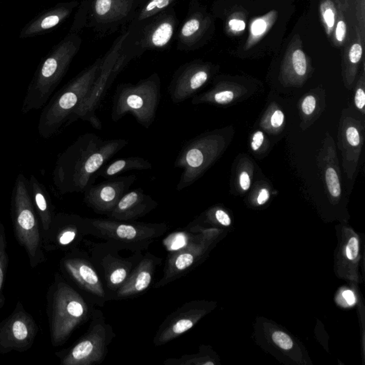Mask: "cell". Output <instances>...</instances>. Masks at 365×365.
<instances>
[{"mask_svg":"<svg viewBox=\"0 0 365 365\" xmlns=\"http://www.w3.org/2000/svg\"><path fill=\"white\" fill-rule=\"evenodd\" d=\"M128 144V140L104 139L93 133L80 136L58 156L52 173L55 189L61 195L84 193L99 171Z\"/></svg>","mask_w":365,"mask_h":365,"instance_id":"6da1fadb","label":"cell"},{"mask_svg":"<svg viewBox=\"0 0 365 365\" xmlns=\"http://www.w3.org/2000/svg\"><path fill=\"white\" fill-rule=\"evenodd\" d=\"M47 313L52 345L65 344L82 324L91 318L94 308L70 285L62 275L56 273L47 295Z\"/></svg>","mask_w":365,"mask_h":365,"instance_id":"7a4b0ae2","label":"cell"},{"mask_svg":"<svg viewBox=\"0 0 365 365\" xmlns=\"http://www.w3.org/2000/svg\"><path fill=\"white\" fill-rule=\"evenodd\" d=\"M179 26L174 7L159 15L129 25L113 73L116 76L136 58L147 51H162L170 47Z\"/></svg>","mask_w":365,"mask_h":365,"instance_id":"3957f363","label":"cell"},{"mask_svg":"<svg viewBox=\"0 0 365 365\" xmlns=\"http://www.w3.org/2000/svg\"><path fill=\"white\" fill-rule=\"evenodd\" d=\"M82 43V38L77 33L70 34L40 64L23 101L21 108L23 114L45 106L65 77Z\"/></svg>","mask_w":365,"mask_h":365,"instance_id":"277c9868","label":"cell"},{"mask_svg":"<svg viewBox=\"0 0 365 365\" xmlns=\"http://www.w3.org/2000/svg\"><path fill=\"white\" fill-rule=\"evenodd\" d=\"M104 56L71 79L46 104L39 117L38 133L44 139L54 137L86 97L100 71Z\"/></svg>","mask_w":365,"mask_h":365,"instance_id":"5b68a950","label":"cell"},{"mask_svg":"<svg viewBox=\"0 0 365 365\" xmlns=\"http://www.w3.org/2000/svg\"><path fill=\"white\" fill-rule=\"evenodd\" d=\"M11 215L17 241L24 247L32 268L46 261L42 229L32 199L29 180L24 174H18L11 198Z\"/></svg>","mask_w":365,"mask_h":365,"instance_id":"8992f818","label":"cell"},{"mask_svg":"<svg viewBox=\"0 0 365 365\" xmlns=\"http://www.w3.org/2000/svg\"><path fill=\"white\" fill-rule=\"evenodd\" d=\"M161 97V79L157 73L137 84H120L114 92L111 120L119 122L130 114L149 129L155 120Z\"/></svg>","mask_w":365,"mask_h":365,"instance_id":"52a82bcc","label":"cell"},{"mask_svg":"<svg viewBox=\"0 0 365 365\" xmlns=\"http://www.w3.org/2000/svg\"><path fill=\"white\" fill-rule=\"evenodd\" d=\"M139 5L140 0H83L71 33L87 27L100 36L114 34L129 24Z\"/></svg>","mask_w":365,"mask_h":365,"instance_id":"ba28073f","label":"cell"},{"mask_svg":"<svg viewBox=\"0 0 365 365\" xmlns=\"http://www.w3.org/2000/svg\"><path fill=\"white\" fill-rule=\"evenodd\" d=\"M91 222L97 229L98 238L133 253L147 250L151 243L169 229L164 223L146 224L109 218H91Z\"/></svg>","mask_w":365,"mask_h":365,"instance_id":"9c48e42d","label":"cell"},{"mask_svg":"<svg viewBox=\"0 0 365 365\" xmlns=\"http://www.w3.org/2000/svg\"><path fill=\"white\" fill-rule=\"evenodd\" d=\"M91 320L86 333L72 347L56 353L61 365H92L105 360L115 333L99 310L94 309Z\"/></svg>","mask_w":365,"mask_h":365,"instance_id":"30bf717a","label":"cell"},{"mask_svg":"<svg viewBox=\"0 0 365 365\" xmlns=\"http://www.w3.org/2000/svg\"><path fill=\"white\" fill-rule=\"evenodd\" d=\"M126 35V30H124L114 41L111 48L104 56L100 71L94 85L86 97L70 116L65 126L74 123L78 119H82L88 122L94 129H102V123L98 117L97 111L108 88L117 78L113 74V70L118 59L119 52Z\"/></svg>","mask_w":365,"mask_h":365,"instance_id":"8fae6325","label":"cell"},{"mask_svg":"<svg viewBox=\"0 0 365 365\" xmlns=\"http://www.w3.org/2000/svg\"><path fill=\"white\" fill-rule=\"evenodd\" d=\"M97 237L98 232L91 218L71 213H55L50 228L42 233L44 250L70 252L79 249L86 237Z\"/></svg>","mask_w":365,"mask_h":365,"instance_id":"7c38bea8","label":"cell"},{"mask_svg":"<svg viewBox=\"0 0 365 365\" xmlns=\"http://www.w3.org/2000/svg\"><path fill=\"white\" fill-rule=\"evenodd\" d=\"M59 265L62 274L85 292L91 303L103 307L112 299L86 252L79 249L67 252Z\"/></svg>","mask_w":365,"mask_h":365,"instance_id":"4fadbf2b","label":"cell"},{"mask_svg":"<svg viewBox=\"0 0 365 365\" xmlns=\"http://www.w3.org/2000/svg\"><path fill=\"white\" fill-rule=\"evenodd\" d=\"M88 245L91 262L103 276L106 288L112 293L123 285L143 256L141 252H137L131 257H122L119 253L122 249L108 241Z\"/></svg>","mask_w":365,"mask_h":365,"instance_id":"5bb4252c","label":"cell"},{"mask_svg":"<svg viewBox=\"0 0 365 365\" xmlns=\"http://www.w3.org/2000/svg\"><path fill=\"white\" fill-rule=\"evenodd\" d=\"M217 139L204 135L188 141L180 151L174 166L183 170L176 190L181 191L193 185L216 156Z\"/></svg>","mask_w":365,"mask_h":365,"instance_id":"9a60e30c","label":"cell"},{"mask_svg":"<svg viewBox=\"0 0 365 365\" xmlns=\"http://www.w3.org/2000/svg\"><path fill=\"white\" fill-rule=\"evenodd\" d=\"M39 327L21 302L13 313L0 323V353L12 351L23 352L33 347Z\"/></svg>","mask_w":365,"mask_h":365,"instance_id":"2e32d148","label":"cell"},{"mask_svg":"<svg viewBox=\"0 0 365 365\" xmlns=\"http://www.w3.org/2000/svg\"><path fill=\"white\" fill-rule=\"evenodd\" d=\"M136 180L135 175H129L109 178L99 184L94 183L84 192V202L98 214L108 216Z\"/></svg>","mask_w":365,"mask_h":365,"instance_id":"e0dca14e","label":"cell"},{"mask_svg":"<svg viewBox=\"0 0 365 365\" xmlns=\"http://www.w3.org/2000/svg\"><path fill=\"white\" fill-rule=\"evenodd\" d=\"M209 78L207 66L197 61L187 62L178 67L168 87L173 103H181L193 97L208 82Z\"/></svg>","mask_w":365,"mask_h":365,"instance_id":"ac0fdd59","label":"cell"},{"mask_svg":"<svg viewBox=\"0 0 365 365\" xmlns=\"http://www.w3.org/2000/svg\"><path fill=\"white\" fill-rule=\"evenodd\" d=\"M204 313L198 302L183 304L181 308L168 316L160 325L154 337V345L160 347L178 338L191 329Z\"/></svg>","mask_w":365,"mask_h":365,"instance_id":"d6986e66","label":"cell"},{"mask_svg":"<svg viewBox=\"0 0 365 365\" xmlns=\"http://www.w3.org/2000/svg\"><path fill=\"white\" fill-rule=\"evenodd\" d=\"M202 253V245L195 238L181 250L169 253L165 264L162 278L154 285L159 288L187 275L196 265Z\"/></svg>","mask_w":365,"mask_h":365,"instance_id":"ffe728a7","label":"cell"},{"mask_svg":"<svg viewBox=\"0 0 365 365\" xmlns=\"http://www.w3.org/2000/svg\"><path fill=\"white\" fill-rule=\"evenodd\" d=\"M161 262V258L146 253L140 258L126 282L116 292L114 299L131 298L146 292L154 280L156 269Z\"/></svg>","mask_w":365,"mask_h":365,"instance_id":"44dd1931","label":"cell"},{"mask_svg":"<svg viewBox=\"0 0 365 365\" xmlns=\"http://www.w3.org/2000/svg\"><path fill=\"white\" fill-rule=\"evenodd\" d=\"M207 19L203 15L196 0H191L187 15L175 34L176 48L178 51H193L201 45L206 30Z\"/></svg>","mask_w":365,"mask_h":365,"instance_id":"7402d4cb","label":"cell"},{"mask_svg":"<svg viewBox=\"0 0 365 365\" xmlns=\"http://www.w3.org/2000/svg\"><path fill=\"white\" fill-rule=\"evenodd\" d=\"M158 206V203L143 189H134L122 196L107 217L115 221H134L149 214Z\"/></svg>","mask_w":365,"mask_h":365,"instance_id":"603a6c76","label":"cell"},{"mask_svg":"<svg viewBox=\"0 0 365 365\" xmlns=\"http://www.w3.org/2000/svg\"><path fill=\"white\" fill-rule=\"evenodd\" d=\"M30 192L38 218L40 220L42 233L47 231L55 215L54 206L45 186L38 181L35 175L30 176Z\"/></svg>","mask_w":365,"mask_h":365,"instance_id":"cb8c5ba5","label":"cell"},{"mask_svg":"<svg viewBox=\"0 0 365 365\" xmlns=\"http://www.w3.org/2000/svg\"><path fill=\"white\" fill-rule=\"evenodd\" d=\"M78 1H70L56 6L52 10L47 12L45 15L38 18L26 29L24 36H30L40 33L44 30L54 28L58 24L63 22L72 13L76 7H79Z\"/></svg>","mask_w":365,"mask_h":365,"instance_id":"d4e9b609","label":"cell"},{"mask_svg":"<svg viewBox=\"0 0 365 365\" xmlns=\"http://www.w3.org/2000/svg\"><path fill=\"white\" fill-rule=\"evenodd\" d=\"M152 167V163L143 157H125L105 164L98 172L97 176L111 178L129 171L150 170Z\"/></svg>","mask_w":365,"mask_h":365,"instance_id":"484cf974","label":"cell"},{"mask_svg":"<svg viewBox=\"0 0 365 365\" xmlns=\"http://www.w3.org/2000/svg\"><path fill=\"white\" fill-rule=\"evenodd\" d=\"M178 0H145L139 6L129 25L137 24L145 19L159 15L175 6Z\"/></svg>","mask_w":365,"mask_h":365,"instance_id":"4316f807","label":"cell"},{"mask_svg":"<svg viewBox=\"0 0 365 365\" xmlns=\"http://www.w3.org/2000/svg\"><path fill=\"white\" fill-rule=\"evenodd\" d=\"M7 247V241L5 227L2 223L0 221V309L2 308L5 302V297L2 293V288L9 263Z\"/></svg>","mask_w":365,"mask_h":365,"instance_id":"83f0119b","label":"cell"},{"mask_svg":"<svg viewBox=\"0 0 365 365\" xmlns=\"http://www.w3.org/2000/svg\"><path fill=\"white\" fill-rule=\"evenodd\" d=\"M193 239V236L186 228L183 231L171 233L163 240V244L169 253H172L187 246Z\"/></svg>","mask_w":365,"mask_h":365,"instance_id":"f1b7e54d","label":"cell"},{"mask_svg":"<svg viewBox=\"0 0 365 365\" xmlns=\"http://www.w3.org/2000/svg\"><path fill=\"white\" fill-rule=\"evenodd\" d=\"M328 190L333 197H339L341 194L340 181L337 173L332 168H329L325 174Z\"/></svg>","mask_w":365,"mask_h":365,"instance_id":"f546056e","label":"cell"},{"mask_svg":"<svg viewBox=\"0 0 365 365\" xmlns=\"http://www.w3.org/2000/svg\"><path fill=\"white\" fill-rule=\"evenodd\" d=\"M293 65L295 71L298 75H305L307 71L306 58L303 52L296 50L293 54Z\"/></svg>","mask_w":365,"mask_h":365,"instance_id":"4dcf8cb0","label":"cell"},{"mask_svg":"<svg viewBox=\"0 0 365 365\" xmlns=\"http://www.w3.org/2000/svg\"><path fill=\"white\" fill-rule=\"evenodd\" d=\"M272 337L274 343L282 349L288 350L293 348V341L286 333L281 332V331H276L273 333Z\"/></svg>","mask_w":365,"mask_h":365,"instance_id":"1f68e13d","label":"cell"},{"mask_svg":"<svg viewBox=\"0 0 365 365\" xmlns=\"http://www.w3.org/2000/svg\"><path fill=\"white\" fill-rule=\"evenodd\" d=\"M359 253V241L356 237H352L346 247V256L349 261H354Z\"/></svg>","mask_w":365,"mask_h":365,"instance_id":"d6a6232c","label":"cell"},{"mask_svg":"<svg viewBox=\"0 0 365 365\" xmlns=\"http://www.w3.org/2000/svg\"><path fill=\"white\" fill-rule=\"evenodd\" d=\"M316 106L315 98L313 96H308L302 102V111L307 115L313 114Z\"/></svg>","mask_w":365,"mask_h":365,"instance_id":"836d02e7","label":"cell"},{"mask_svg":"<svg viewBox=\"0 0 365 365\" xmlns=\"http://www.w3.org/2000/svg\"><path fill=\"white\" fill-rule=\"evenodd\" d=\"M362 54H363V49H362L361 45L359 44H354L349 51V60L352 63H358L361 59Z\"/></svg>","mask_w":365,"mask_h":365,"instance_id":"e575fe53","label":"cell"},{"mask_svg":"<svg viewBox=\"0 0 365 365\" xmlns=\"http://www.w3.org/2000/svg\"><path fill=\"white\" fill-rule=\"evenodd\" d=\"M347 139L351 146H357L360 144V137L358 131L354 127H349L347 130Z\"/></svg>","mask_w":365,"mask_h":365,"instance_id":"d590c367","label":"cell"},{"mask_svg":"<svg viewBox=\"0 0 365 365\" xmlns=\"http://www.w3.org/2000/svg\"><path fill=\"white\" fill-rule=\"evenodd\" d=\"M215 219L221 225L224 226H228L231 224V220H230L229 215L224 211L223 210H217L215 212Z\"/></svg>","mask_w":365,"mask_h":365,"instance_id":"8d00e7d4","label":"cell"},{"mask_svg":"<svg viewBox=\"0 0 365 365\" xmlns=\"http://www.w3.org/2000/svg\"><path fill=\"white\" fill-rule=\"evenodd\" d=\"M266 29V23L262 19H258L252 25V33L254 35H262Z\"/></svg>","mask_w":365,"mask_h":365,"instance_id":"74e56055","label":"cell"},{"mask_svg":"<svg viewBox=\"0 0 365 365\" xmlns=\"http://www.w3.org/2000/svg\"><path fill=\"white\" fill-rule=\"evenodd\" d=\"M284 122V114L281 111H276L271 117V124L274 128L281 126Z\"/></svg>","mask_w":365,"mask_h":365,"instance_id":"f35d334b","label":"cell"},{"mask_svg":"<svg viewBox=\"0 0 365 365\" xmlns=\"http://www.w3.org/2000/svg\"><path fill=\"white\" fill-rule=\"evenodd\" d=\"M264 135L261 131H258L253 136V142L251 143V147L253 150L257 151L263 143Z\"/></svg>","mask_w":365,"mask_h":365,"instance_id":"ab89813d","label":"cell"},{"mask_svg":"<svg viewBox=\"0 0 365 365\" xmlns=\"http://www.w3.org/2000/svg\"><path fill=\"white\" fill-rule=\"evenodd\" d=\"M354 101H355V104L357 108H360V109H363L364 108L365 105V94L363 89H362V88H358L357 89L355 94V98H354Z\"/></svg>","mask_w":365,"mask_h":365,"instance_id":"60d3db41","label":"cell"},{"mask_svg":"<svg viewBox=\"0 0 365 365\" xmlns=\"http://www.w3.org/2000/svg\"><path fill=\"white\" fill-rule=\"evenodd\" d=\"M346 24L343 21H340L337 24V29H336V37L337 40L342 42L345 39L346 35Z\"/></svg>","mask_w":365,"mask_h":365,"instance_id":"b9f144b4","label":"cell"},{"mask_svg":"<svg viewBox=\"0 0 365 365\" xmlns=\"http://www.w3.org/2000/svg\"><path fill=\"white\" fill-rule=\"evenodd\" d=\"M324 19L327 25L330 28H332L334 24V14L331 9H328L323 12Z\"/></svg>","mask_w":365,"mask_h":365,"instance_id":"7bdbcfd3","label":"cell"},{"mask_svg":"<svg viewBox=\"0 0 365 365\" xmlns=\"http://www.w3.org/2000/svg\"><path fill=\"white\" fill-rule=\"evenodd\" d=\"M240 185L241 189L243 191H247L250 189V180L248 174L246 172H243L240 176Z\"/></svg>","mask_w":365,"mask_h":365,"instance_id":"ee69618b","label":"cell"},{"mask_svg":"<svg viewBox=\"0 0 365 365\" xmlns=\"http://www.w3.org/2000/svg\"><path fill=\"white\" fill-rule=\"evenodd\" d=\"M229 26L230 28L235 31H243L245 29V22L239 19H232L229 22Z\"/></svg>","mask_w":365,"mask_h":365,"instance_id":"f6af8a7d","label":"cell"},{"mask_svg":"<svg viewBox=\"0 0 365 365\" xmlns=\"http://www.w3.org/2000/svg\"><path fill=\"white\" fill-rule=\"evenodd\" d=\"M342 296L349 306L354 305L356 302L355 296L351 290H345L342 293Z\"/></svg>","mask_w":365,"mask_h":365,"instance_id":"bcb514c9","label":"cell"},{"mask_svg":"<svg viewBox=\"0 0 365 365\" xmlns=\"http://www.w3.org/2000/svg\"><path fill=\"white\" fill-rule=\"evenodd\" d=\"M269 198V192L267 189H262L260 192L258 197V204L259 205H263L266 203Z\"/></svg>","mask_w":365,"mask_h":365,"instance_id":"7dc6e473","label":"cell"},{"mask_svg":"<svg viewBox=\"0 0 365 365\" xmlns=\"http://www.w3.org/2000/svg\"><path fill=\"white\" fill-rule=\"evenodd\" d=\"M144 1L145 0H140V4H141L142 2H143V1Z\"/></svg>","mask_w":365,"mask_h":365,"instance_id":"c3c4849f","label":"cell"}]
</instances>
